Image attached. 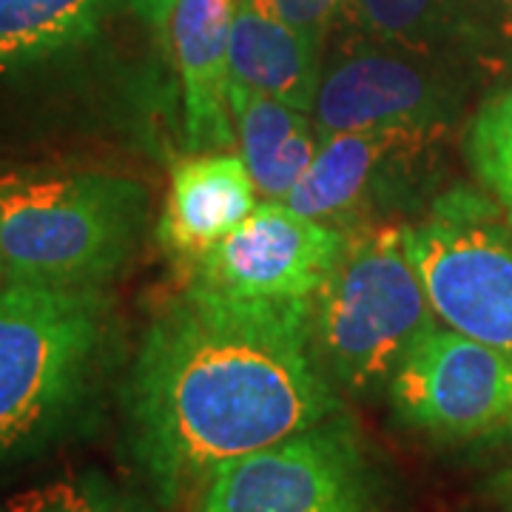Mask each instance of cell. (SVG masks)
I'll use <instances>...</instances> for the list:
<instances>
[{
  "mask_svg": "<svg viewBox=\"0 0 512 512\" xmlns=\"http://www.w3.org/2000/svg\"><path fill=\"white\" fill-rule=\"evenodd\" d=\"M100 285L0 291V461L49 439L86 396L106 336Z\"/></svg>",
  "mask_w": 512,
  "mask_h": 512,
  "instance_id": "obj_4",
  "label": "cell"
},
{
  "mask_svg": "<svg viewBox=\"0 0 512 512\" xmlns=\"http://www.w3.org/2000/svg\"><path fill=\"white\" fill-rule=\"evenodd\" d=\"M399 424L441 444L512 439V359L436 325L387 384Z\"/></svg>",
  "mask_w": 512,
  "mask_h": 512,
  "instance_id": "obj_7",
  "label": "cell"
},
{
  "mask_svg": "<svg viewBox=\"0 0 512 512\" xmlns=\"http://www.w3.org/2000/svg\"><path fill=\"white\" fill-rule=\"evenodd\" d=\"M501 9H504V18H507V29L512 32V0H498Z\"/></svg>",
  "mask_w": 512,
  "mask_h": 512,
  "instance_id": "obj_21",
  "label": "cell"
},
{
  "mask_svg": "<svg viewBox=\"0 0 512 512\" xmlns=\"http://www.w3.org/2000/svg\"><path fill=\"white\" fill-rule=\"evenodd\" d=\"M9 285V274H6V262H3V254H0V291Z\"/></svg>",
  "mask_w": 512,
  "mask_h": 512,
  "instance_id": "obj_22",
  "label": "cell"
},
{
  "mask_svg": "<svg viewBox=\"0 0 512 512\" xmlns=\"http://www.w3.org/2000/svg\"><path fill=\"white\" fill-rule=\"evenodd\" d=\"M106 0H0V69L46 60L97 32Z\"/></svg>",
  "mask_w": 512,
  "mask_h": 512,
  "instance_id": "obj_16",
  "label": "cell"
},
{
  "mask_svg": "<svg viewBox=\"0 0 512 512\" xmlns=\"http://www.w3.org/2000/svg\"><path fill=\"white\" fill-rule=\"evenodd\" d=\"M430 143L436 140L393 131L319 137L308 174L282 202L342 231L345 225H350L348 231L370 225L367 214L376 205L396 200L413 185L421 154Z\"/></svg>",
  "mask_w": 512,
  "mask_h": 512,
  "instance_id": "obj_10",
  "label": "cell"
},
{
  "mask_svg": "<svg viewBox=\"0 0 512 512\" xmlns=\"http://www.w3.org/2000/svg\"><path fill=\"white\" fill-rule=\"evenodd\" d=\"M387 481L345 413L220 464L194 512H387Z\"/></svg>",
  "mask_w": 512,
  "mask_h": 512,
  "instance_id": "obj_5",
  "label": "cell"
},
{
  "mask_svg": "<svg viewBox=\"0 0 512 512\" xmlns=\"http://www.w3.org/2000/svg\"><path fill=\"white\" fill-rule=\"evenodd\" d=\"M484 493L501 512H512V464L487 478Z\"/></svg>",
  "mask_w": 512,
  "mask_h": 512,
  "instance_id": "obj_20",
  "label": "cell"
},
{
  "mask_svg": "<svg viewBox=\"0 0 512 512\" xmlns=\"http://www.w3.org/2000/svg\"><path fill=\"white\" fill-rule=\"evenodd\" d=\"M404 237L439 325L512 359V222L478 194L450 191Z\"/></svg>",
  "mask_w": 512,
  "mask_h": 512,
  "instance_id": "obj_6",
  "label": "cell"
},
{
  "mask_svg": "<svg viewBox=\"0 0 512 512\" xmlns=\"http://www.w3.org/2000/svg\"><path fill=\"white\" fill-rule=\"evenodd\" d=\"M461 89L456 74L433 57L370 43L333 57L313 103L319 137L393 131L439 140L456 120Z\"/></svg>",
  "mask_w": 512,
  "mask_h": 512,
  "instance_id": "obj_8",
  "label": "cell"
},
{
  "mask_svg": "<svg viewBox=\"0 0 512 512\" xmlns=\"http://www.w3.org/2000/svg\"><path fill=\"white\" fill-rule=\"evenodd\" d=\"M239 0H174L160 35L180 77L191 151L237 146L231 114V29Z\"/></svg>",
  "mask_w": 512,
  "mask_h": 512,
  "instance_id": "obj_11",
  "label": "cell"
},
{
  "mask_svg": "<svg viewBox=\"0 0 512 512\" xmlns=\"http://www.w3.org/2000/svg\"><path fill=\"white\" fill-rule=\"evenodd\" d=\"M478 183L512 222V86L484 103L467 137Z\"/></svg>",
  "mask_w": 512,
  "mask_h": 512,
  "instance_id": "obj_17",
  "label": "cell"
},
{
  "mask_svg": "<svg viewBox=\"0 0 512 512\" xmlns=\"http://www.w3.org/2000/svg\"><path fill=\"white\" fill-rule=\"evenodd\" d=\"M259 205L256 185L237 151H191L171 168L160 242L191 265L220 245Z\"/></svg>",
  "mask_w": 512,
  "mask_h": 512,
  "instance_id": "obj_12",
  "label": "cell"
},
{
  "mask_svg": "<svg viewBox=\"0 0 512 512\" xmlns=\"http://www.w3.org/2000/svg\"><path fill=\"white\" fill-rule=\"evenodd\" d=\"M237 154L248 168L259 200H285L308 174L319 131L311 111L231 83Z\"/></svg>",
  "mask_w": 512,
  "mask_h": 512,
  "instance_id": "obj_14",
  "label": "cell"
},
{
  "mask_svg": "<svg viewBox=\"0 0 512 512\" xmlns=\"http://www.w3.org/2000/svg\"><path fill=\"white\" fill-rule=\"evenodd\" d=\"M342 12L370 43L433 60L478 35L467 0H348Z\"/></svg>",
  "mask_w": 512,
  "mask_h": 512,
  "instance_id": "obj_15",
  "label": "cell"
},
{
  "mask_svg": "<svg viewBox=\"0 0 512 512\" xmlns=\"http://www.w3.org/2000/svg\"><path fill=\"white\" fill-rule=\"evenodd\" d=\"M3 512H126L117 495L92 476H60L23 490Z\"/></svg>",
  "mask_w": 512,
  "mask_h": 512,
  "instance_id": "obj_18",
  "label": "cell"
},
{
  "mask_svg": "<svg viewBox=\"0 0 512 512\" xmlns=\"http://www.w3.org/2000/svg\"><path fill=\"white\" fill-rule=\"evenodd\" d=\"M254 3L262 12L274 15L296 32L316 37L322 43L348 0H254Z\"/></svg>",
  "mask_w": 512,
  "mask_h": 512,
  "instance_id": "obj_19",
  "label": "cell"
},
{
  "mask_svg": "<svg viewBox=\"0 0 512 512\" xmlns=\"http://www.w3.org/2000/svg\"><path fill=\"white\" fill-rule=\"evenodd\" d=\"M322 43L239 0L231 29V83L311 111L322 83Z\"/></svg>",
  "mask_w": 512,
  "mask_h": 512,
  "instance_id": "obj_13",
  "label": "cell"
},
{
  "mask_svg": "<svg viewBox=\"0 0 512 512\" xmlns=\"http://www.w3.org/2000/svg\"><path fill=\"white\" fill-rule=\"evenodd\" d=\"M339 413V387L313 353L311 305L191 282L151 319L126 382L131 453L165 501Z\"/></svg>",
  "mask_w": 512,
  "mask_h": 512,
  "instance_id": "obj_1",
  "label": "cell"
},
{
  "mask_svg": "<svg viewBox=\"0 0 512 512\" xmlns=\"http://www.w3.org/2000/svg\"><path fill=\"white\" fill-rule=\"evenodd\" d=\"M146 191L100 171H0V254L9 282L103 285L126 262Z\"/></svg>",
  "mask_w": 512,
  "mask_h": 512,
  "instance_id": "obj_2",
  "label": "cell"
},
{
  "mask_svg": "<svg viewBox=\"0 0 512 512\" xmlns=\"http://www.w3.org/2000/svg\"><path fill=\"white\" fill-rule=\"evenodd\" d=\"M345 242L348 231L330 222L305 217L282 200H259L248 220L185 268L197 288L311 305Z\"/></svg>",
  "mask_w": 512,
  "mask_h": 512,
  "instance_id": "obj_9",
  "label": "cell"
},
{
  "mask_svg": "<svg viewBox=\"0 0 512 512\" xmlns=\"http://www.w3.org/2000/svg\"><path fill=\"white\" fill-rule=\"evenodd\" d=\"M439 319L407 251L404 225L348 231L345 251L311 302V345L339 393L390 384L413 342Z\"/></svg>",
  "mask_w": 512,
  "mask_h": 512,
  "instance_id": "obj_3",
  "label": "cell"
}]
</instances>
